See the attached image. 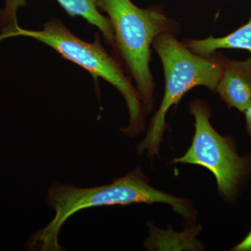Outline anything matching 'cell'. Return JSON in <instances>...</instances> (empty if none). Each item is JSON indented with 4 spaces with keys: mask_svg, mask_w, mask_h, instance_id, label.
Masks as SVG:
<instances>
[{
    "mask_svg": "<svg viewBox=\"0 0 251 251\" xmlns=\"http://www.w3.org/2000/svg\"><path fill=\"white\" fill-rule=\"evenodd\" d=\"M47 203L54 211V218L45 227L29 238L27 242L29 250L64 251L58 241L63 225L71 216L88 208L136 203H166L185 219L192 217L187 201L153 188L140 168H135L123 177L117 178L112 184L104 186L81 188L54 183L48 192Z\"/></svg>",
    "mask_w": 251,
    "mask_h": 251,
    "instance_id": "1",
    "label": "cell"
},
{
    "mask_svg": "<svg viewBox=\"0 0 251 251\" xmlns=\"http://www.w3.org/2000/svg\"><path fill=\"white\" fill-rule=\"evenodd\" d=\"M152 44L164 69L166 89L146 137L138 147V153L147 151L150 156L158 153L166 128V116L169 109L196 86L216 90L222 75L224 63V59L219 57L206 58L193 53L168 32L157 36Z\"/></svg>",
    "mask_w": 251,
    "mask_h": 251,
    "instance_id": "2",
    "label": "cell"
},
{
    "mask_svg": "<svg viewBox=\"0 0 251 251\" xmlns=\"http://www.w3.org/2000/svg\"><path fill=\"white\" fill-rule=\"evenodd\" d=\"M108 15L117 49L134 78L143 107L152 108L154 85L150 69L151 48L157 36L168 32L169 20L156 9H140L130 0H97Z\"/></svg>",
    "mask_w": 251,
    "mask_h": 251,
    "instance_id": "3",
    "label": "cell"
},
{
    "mask_svg": "<svg viewBox=\"0 0 251 251\" xmlns=\"http://www.w3.org/2000/svg\"><path fill=\"white\" fill-rule=\"evenodd\" d=\"M18 36L33 38L44 43L64 58L90 72L95 80L101 77L113 85L123 96L129 112V123L122 128V132L131 136L141 132L144 127L143 105L139 94L98 39L93 43L81 40L57 18L46 23L41 30H28L18 27L7 38Z\"/></svg>",
    "mask_w": 251,
    "mask_h": 251,
    "instance_id": "4",
    "label": "cell"
},
{
    "mask_svg": "<svg viewBox=\"0 0 251 251\" xmlns=\"http://www.w3.org/2000/svg\"><path fill=\"white\" fill-rule=\"evenodd\" d=\"M191 111L196 120L192 144L184 156L175 158L174 162L206 168L215 176L220 193L226 199L232 200L251 171V158L239 156L231 140L214 129L205 105L194 102Z\"/></svg>",
    "mask_w": 251,
    "mask_h": 251,
    "instance_id": "5",
    "label": "cell"
},
{
    "mask_svg": "<svg viewBox=\"0 0 251 251\" xmlns=\"http://www.w3.org/2000/svg\"><path fill=\"white\" fill-rule=\"evenodd\" d=\"M69 16H80L92 25L98 28L104 39L114 45L115 35L111 22L99 11L97 0H56ZM6 6L0 11V25L2 33L0 41L6 39L8 35L16 30L19 26L16 18L18 8L26 5V0H5Z\"/></svg>",
    "mask_w": 251,
    "mask_h": 251,
    "instance_id": "6",
    "label": "cell"
},
{
    "mask_svg": "<svg viewBox=\"0 0 251 251\" xmlns=\"http://www.w3.org/2000/svg\"><path fill=\"white\" fill-rule=\"evenodd\" d=\"M216 90L229 108L245 111L251 104V58L224 60L222 75Z\"/></svg>",
    "mask_w": 251,
    "mask_h": 251,
    "instance_id": "7",
    "label": "cell"
},
{
    "mask_svg": "<svg viewBox=\"0 0 251 251\" xmlns=\"http://www.w3.org/2000/svg\"><path fill=\"white\" fill-rule=\"evenodd\" d=\"M186 46L193 53L202 57L211 55L216 50L222 49L245 50L251 53V17L249 22L228 35L188 41Z\"/></svg>",
    "mask_w": 251,
    "mask_h": 251,
    "instance_id": "8",
    "label": "cell"
},
{
    "mask_svg": "<svg viewBox=\"0 0 251 251\" xmlns=\"http://www.w3.org/2000/svg\"><path fill=\"white\" fill-rule=\"evenodd\" d=\"M198 232L196 227L176 233L168 230H160L151 226L150 237L145 244L146 248L151 250H195L201 248V244L196 239Z\"/></svg>",
    "mask_w": 251,
    "mask_h": 251,
    "instance_id": "9",
    "label": "cell"
},
{
    "mask_svg": "<svg viewBox=\"0 0 251 251\" xmlns=\"http://www.w3.org/2000/svg\"><path fill=\"white\" fill-rule=\"evenodd\" d=\"M231 251H251V230L247 234V237L244 238L242 242L238 244L237 246H235L233 249H231Z\"/></svg>",
    "mask_w": 251,
    "mask_h": 251,
    "instance_id": "10",
    "label": "cell"
},
{
    "mask_svg": "<svg viewBox=\"0 0 251 251\" xmlns=\"http://www.w3.org/2000/svg\"><path fill=\"white\" fill-rule=\"evenodd\" d=\"M246 117V123H247V129L248 133L251 138V104L249 105L245 111L244 112Z\"/></svg>",
    "mask_w": 251,
    "mask_h": 251,
    "instance_id": "11",
    "label": "cell"
}]
</instances>
